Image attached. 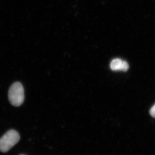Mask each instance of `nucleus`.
<instances>
[{
	"label": "nucleus",
	"instance_id": "f03ea898",
	"mask_svg": "<svg viewBox=\"0 0 155 155\" xmlns=\"http://www.w3.org/2000/svg\"><path fill=\"white\" fill-rule=\"evenodd\" d=\"M20 140V136L16 130L11 129L7 131L0 138V151H8Z\"/></svg>",
	"mask_w": 155,
	"mask_h": 155
},
{
	"label": "nucleus",
	"instance_id": "20e7f679",
	"mask_svg": "<svg viewBox=\"0 0 155 155\" xmlns=\"http://www.w3.org/2000/svg\"><path fill=\"white\" fill-rule=\"evenodd\" d=\"M150 114L151 116L155 118V104L151 108L150 111Z\"/></svg>",
	"mask_w": 155,
	"mask_h": 155
},
{
	"label": "nucleus",
	"instance_id": "7ed1b4c3",
	"mask_svg": "<svg viewBox=\"0 0 155 155\" xmlns=\"http://www.w3.org/2000/svg\"><path fill=\"white\" fill-rule=\"evenodd\" d=\"M111 69L114 71H121L126 72L129 68V65L127 62L120 59H115L112 61L110 64Z\"/></svg>",
	"mask_w": 155,
	"mask_h": 155
},
{
	"label": "nucleus",
	"instance_id": "39448f33",
	"mask_svg": "<svg viewBox=\"0 0 155 155\" xmlns=\"http://www.w3.org/2000/svg\"></svg>",
	"mask_w": 155,
	"mask_h": 155
},
{
	"label": "nucleus",
	"instance_id": "f257e3e1",
	"mask_svg": "<svg viewBox=\"0 0 155 155\" xmlns=\"http://www.w3.org/2000/svg\"><path fill=\"white\" fill-rule=\"evenodd\" d=\"M8 98L10 103L15 107H19L23 104L25 95L22 84L16 82L11 85L9 89Z\"/></svg>",
	"mask_w": 155,
	"mask_h": 155
}]
</instances>
